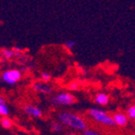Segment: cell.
<instances>
[{"label": "cell", "instance_id": "1", "mask_svg": "<svg viewBox=\"0 0 135 135\" xmlns=\"http://www.w3.org/2000/svg\"><path fill=\"white\" fill-rule=\"evenodd\" d=\"M59 120L63 125L75 128V129H79V131H85L86 129V124L83 119L74 113H68V112L61 113L59 115Z\"/></svg>", "mask_w": 135, "mask_h": 135}, {"label": "cell", "instance_id": "2", "mask_svg": "<svg viewBox=\"0 0 135 135\" xmlns=\"http://www.w3.org/2000/svg\"><path fill=\"white\" fill-rule=\"evenodd\" d=\"M89 114L91 115L92 118H94V119L97 122H98V123H101V124L106 125V126H109V127L115 126V123H114V121H113V117L107 114L104 110L94 108L90 110Z\"/></svg>", "mask_w": 135, "mask_h": 135}, {"label": "cell", "instance_id": "3", "mask_svg": "<svg viewBox=\"0 0 135 135\" xmlns=\"http://www.w3.org/2000/svg\"><path fill=\"white\" fill-rule=\"evenodd\" d=\"M75 102V97L69 93H61L51 99V103L54 106H70Z\"/></svg>", "mask_w": 135, "mask_h": 135}, {"label": "cell", "instance_id": "4", "mask_svg": "<svg viewBox=\"0 0 135 135\" xmlns=\"http://www.w3.org/2000/svg\"><path fill=\"white\" fill-rule=\"evenodd\" d=\"M21 79V73L20 71L16 69L8 70L6 72L3 73L2 79L8 84H15L19 79Z\"/></svg>", "mask_w": 135, "mask_h": 135}, {"label": "cell", "instance_id": "5", "mask_svg": "<svg viewBox=\"0 0 135 135\" xmlns=\"http://www.w3.org/2000/svg\"><path fill=\"white\" fill-rule=\"evenodd\" d=\"M113 121H114L115 125H118L120 127H125L127 126L128 122V118L126 114L124 113H115L113 117Z\"/></svg>", "mask_w": 135, "mask_h": 135}, {"label": "cell", "instance_id": "6", "mask_svg": "<svg viewBox=\"0 0 135 135\" xmlns=\"http://www.w3.org/2000/svg\"><path fill=\"white\" fill-rule=\"evenodd\" d=\"M24 110H25V113L27 114L30 115V116H33V117L42 116V110L37 108V107L32 106V105H27L24 108Z\"/></svg>", "mask_w": 135, "mask_h": 135}, {"label": "cell", "instance_id": "7", "mask_svg": "<svg viewBox=\"0 0 135 135\" xmlns=\"http://www.w3.org/2000/svg\"><path fill=\"white\" fill-rule=\"evenodd\" d=\"M34 91L36 92H41V93H50L51 92V87L50 85H48L47 83L45 82H36L34 83L32 86Z\"/></svg>", "mask_w": 135, "mask_h": 135}, {"label": "cell", "instance_id": "8", "mask_svg": "<svg viewBox=\"0 0 135 135\" xmlns=\"http://www.w3.org/2000/svg\"><path fill=\"white\" fill-rule=\"evenodd\" d=\"M110 101V98H109V95L104 94V93H99L97 94V97H95V102L101 106H105L109 103Z\"/></svg>", "mask_w": 135, "mask_h": 135}, {"label": "cell", "instance_id": "9", "mask_svg": "<svg viewBox=\"0 0 135 135\" xmlns=\"http://www.w3.org/2000/svg\"><path fill=\"white\" fill-rule=\"evenodd\" d=\"M0 124L2 125V127L5 128H11V127H12V122H11V120L7 118V117H3L2 119L0 120Z\"/></svg>", "mask_w": 135, "mask_h": 135}, {"label": "cell", "instance_id": "10", "mask_svg": "<svg viewBox=\"0 0 135 135\" xmlns=\"http://www.w3.org/2000/svg\"><path fill=\"white\" fill-rule=\"evenodd\" d=\"M9 114V109L5 104H0V115L2 116H7Z\"/></svg>", "mask_w": 135, "mask_h": 135}, {"label": "cell", "instance_id": "11", "mask_svg": "<svg viewBox=\"0 0 135 135\" xmlns=\"http://www.w3.org/2000/svg\"><path fill=\"white\" fill-rule=\"evenodd\" d=\"M128 116L131 119H134L135 118V106H131L128 109Z\"/></svg>", "mask_w": 135, "mask_h": 135}, {"label": "cell", "instance_id": "12", "mask_svg": "<svg viewBox=\"0 0 135 135\" xmlns=\"http://www.w3.org/2000/svg\"><path fill=\"white\" fill-rule=\"evenodd\" d=\"M75 45H76V42H74V41H66L65 43H64V46H65L69 51L72 50V48L75 46Z\"/></svg>", "mask_w": 135, "mask_h": 135}, {"label": "cell", "instance_id": "13", "mask_svg": "<svg viewBox=\"0 0 135 135\" xmlns=\"http://www.w3.org/2000/svg\"><path fill=\"white\" fill-rule=\"evenodd\" d=\"M14 52L12 50H9V49H5L3 50V56L6 59H11V57L13 56Z\"/></svg>", "mask_w": 135, "mask_h": 135}, {"label": "cell", "instance_id": "14", "mask_svg": "<svg viewBox=\"0 0 135 135\" xmlns=\"http://www.w3.org/2000/svg\"><path fill=\"white\" fill-rule=\"evenodd\" d=\"M69 89L72 91H77L78 89H79V83L78 82H76V81H73V82H71V83L69 84Z\"/></svg>", "mask_w": 135, "mask_h": 135}, {"label": "cell", "instance_id": "15", "mask_svg": "<svg viewBox=\"0 0 135 135\" xmlns=\"http://www.w3.org/2000/svg\"><path fill=\"white\" fill-rule=\"evenodd\" d=\"M50 79H51V76H50L49 73H43L42 74V79H43V81H45V82H47V81L50 80Z\"/></svg>", "mask_w": 135, "mask_h": 135}, {"label": "cell", "instance_id": "16", "mask_svg": "<svg viewBox=\"0 0 135 135\" xmlns=\"http://www.w3.org/2000/svg\"><path fill=\"white\" fill-rule=\"evenodd\" d=\"M52 128H53V131H61L62 127H61V124H59V123L55 122V123L52 124Z\"/></svg>", "mask_w": 135, "mask_h": 135}, {"label": "cell", "instance_id": "17", "mask_svg": "<svg viewBox=\"0 0 135 135\" xmlns=\"http://www.w3.org/2000/svg\"><path fill=\"white\" fill-rule=\"evenodd\" d=\"M83 134L84 135H100L99 133H97V132H95V131H84V132H83Z\"/></svg>", "mask_w": 135, "mask_h": 135}, {"label": "cell", "instance_id": "18", "mask_svg": "<svg viewBox=\"0 0 135 135\" xmlns=\"http://www.w3.org/2000/svg\"><path fill=\"white\" fill-rule=\"evenodd\" d=\"M0 104H5V100L2 98V97H0Z\"/></svg>", "mask_w": 135, "mask_h": 135}, {"label": "cell", "instance_id": "19", "mask_svg": "<svg viewBox=\"0 0 135 135\" xmlns=\"http://www.w3.org/2000/svg\"><path fill=\"white\" fill-rule=\"evenodd\" d=\"M15 50H17V51H20L21 48L20 47H15Z\"/></svg>", "mask_w": 135, "mask_h": 135}, {"label": "cell", "instance_id": "20", "mask_svg": "<svg viewBox=\"0 0 135 135\" xmlns=\"http://www.w3.org/2000/svg\"><path fill=\"white\" fill-rule=\"evenodd\" d=\"M69 135H76V134H74V133H71V134H69Z\"/></svg>", "mask_w": 135, "mask_h": 135}]
</instances>
